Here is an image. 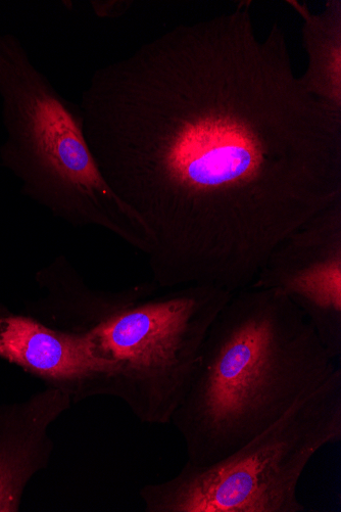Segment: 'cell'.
<instances>
[{
	"label": "cell",
	"mask_w": 341,
	"mask_h": 512,
	"mask_svg": "<svg viewBox=\"0 0 341 512\" xmlns=\"http://www.w3.org/2000/svg\"><path fill=\"white\" fill-rule=\"evenodd\" d=\"M79 106L163 290L251 287L278 243L341 200V112L304 88L278 24L257 35L248 4L96 69Z\"/></svg>",
	"instance_id": "6da1fadb"
},
{
	"label": "cell",
	"mask_w": 341,
	"mask_h": 512,
	"mask_svg": "<svg viewBox=\"0 0 341 512\" xmlns=\"http://www.w3.org/2000/svg\"><path fill=\"white\" fill-rule=\"evenodd\" d=\"M339 368L305 314L274 291L232 294L171 425L186 462L209 467L274 425Z\"/></svg>",
	"instance_id": "7a4b0ae2"
},
{
	"label": "cell",
	"mask_w": 341,
	"mask_h": 512,
	"mask_svg": "<svg viewBox=\"0 0 341 512\" xmlns=\"http://www.w3.org/2000/svg\"><path fill=\"white\" fill-rule=\"evenodd\" d=\"M0 104V165L22 193L67 224L100 227L148 255V231L97 166L79 104L61 95L11 33L0 34Z\"/></svg>",
	"instance_id": "3957f363"
},
{
	"label": "cell",
	"mask_w": 341,
	"mask_h": 512,
	"mask_svg": "<svg viewBox=\"0 0 341 512\" xmlns=\"http://www.w3.org/2000/svg\"><path fill=\"white\" fill-rule=\"evenodd\" d=\"M148 290L87 336L103 366L102 396L126 404L146 425H169L199 366L215 318L232 294L191 285Z\"/></svg>",
	"instance_id": "277c9868"
},
{
	"label": "cell",
	"mask_w": 341,
	"mask_h": 512,
	"mask_svg": "<svg viewBox=\"0 0 341 512\" xmlns=\"http://www.w3.org/2000/svg\"><path fill=\"white\" fill-rule=\"evenodd\" d=\"M341 440V370L274 425L209 465L139 491L146 512H306L298 487L314 455Z\"/></svg>",
	"instance_id": "5b68a950"
},
{
	"label": "cell",
	"mask_w": 341,
	"mask_h": 512,
	"mask_svg": "<svg viewBox=\"0 0 341 512\" xmlns=\"http://www.w3.org/2000/svg\"><path fill=\"white\" fill-rule=\"evenodd\" d=\"M252 288L301 310L335 360L341 356V200L290 232L269 254Z\"/></svg>",
	"instance_id": "8992f818"
},
{
	"label": "cell",
	"mask_w": 341,
	"mask_h": 512,
	"mask_svg": "<svg viewBox=\"0 0 341 512\" xmlns=\"http://www.w3.org/2000/svg\"><path fill=\"white\" fill-rule=\"evenodd\" d=\"M0 359L17 365L45 387L67 392L74 404L102 396L103 366L94 358L87 336L11 313L0 317Z\"/></svg>",
	"instance_id": "52a82bcc"
},
{
	"label": "cell",
	"mask_w": 341,
	"mask_h": 512,
	"mask_svg": "<svg viewBox=\"0 0 341 512\" xmlns=\"http://www.w3.org/2000/svg\"><path fill=\"white\" fill-rule=\"evenodd\" d=\"M73 404L67 392L48 387L0 404V512H19L30 482L50 467V429Z\"/></svg>",
	"instance_id": "ba28073f"
},
{
	"label": "cell",
	"mask_w": 341,
	"mask_h": 512,
	"mask_svg": "<svg viewBox=\"0 0 341 512\" xmlns=\"http://www.w3.org/2000/svg\"><path fill=\"white\" fill-rule=\"evenodd\" d=\"M43 295L26 306L29 315L52 329L86 336L105 320L143 294L150 283L120 291L94 290L64 255L35 276Z\"/></svg>",
	"instance_id": "9c48e42d"
},
{
	"label": "cell",
	"mask_w": 341,
	"mask_h": 512,
	"mask_svg": "<svg viewBox=\"0 0 341 512\" xmlns=\"http://www.w3.org/2000/svg\"><path fill=\"white\" fill-rule=\"evenodd\" d=\"M287 4L304 19L308 68L300 80L310 95L341 112V2L329 0L316 15L297 0Z\"/></svg>",
	"instance_id": "30bf717a"
},
{
	"label": "cell",
	"mask_w": 341,
	"mask_h": 512,
	"mask_svg": "<svg viewBox=\"0 0 341 512\" xmlns=\"http://www.w3.org/2000/svg\"><path fill=\"white\" fill-rule=\"evenodd\" d=\"M131 0H91L89 6L96 17L101 19H118L131 9Z\"/></svg>",
	"instance_id": "8fae6325"
},
{
	"label": "cell",
	"mask_w": 341,
	"mask_h": 512,
	"mask_svg": "<svg viewBox=\"0 0 341 512\" xmlns=\"http://www.w3.org/2000/svg\"><path fill=\"white\" fill-rule=\"evenodd\" d=\"M0 166H2V165H0Z\"/></svg>",
	"instance_id": "7c38bea8"
}]
</instances>
